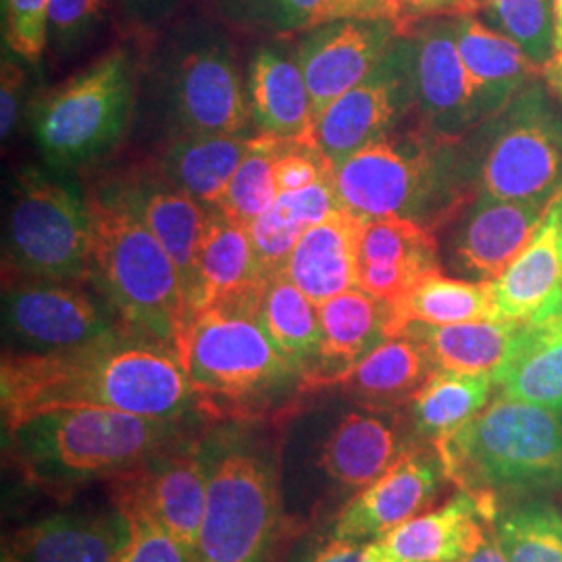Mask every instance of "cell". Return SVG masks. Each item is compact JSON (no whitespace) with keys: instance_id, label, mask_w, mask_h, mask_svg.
<instances>
[{"instance_id":"e0dca14e","label":"cell","mask_w":562,"mask_h":562,"mask_svg":"<svg viewBox=\"0 0 562 562\" xmlns=\"http://www.w3.org/2000/svg\"><path fill=\"white\" fill-rule=\"evenodd\" d=\"M498 498L459 490L436 510L422 513L362 546V562H462L487 522L498 515Z\"/></svg>"},{"instance_id":"f546056e","label":"cell","mask_w":562,"mask_h":562,"mask_svg":"<svg viewBox=\"0 0 562 562\" xmlns=\"http://www.w3.org/2000/svg\"><path fill=\"white\" fill-rule=\"evenodd\" d=\"M494 382L504 396L562 415V304L519 327Z\"/></svg>"},{"instance_id":"6f0895ef","label":"cell","mask_w":562,"mask_h":562,"mask_svg":"<svg viewBox=\"0 0 562 562\" xmlns=\"http://www.w3.org/2000/svg\"><path fill=\"white\" fill-rule=\"evenodd\" d=\"M482 4H483V0H482Z\"/></svg>"},{"instance_id":"ab89813d","label":"cell","mask_w":562,"mask_h":562,"mask_svg":"<svg viewBox=\"0 0 562 562\" xmlns=\"http://www.w3.org/2000/svg\"><path fill=\"white\" fill-rule=\"evenodd\" d=\"M483 13L522 50L546 65L554 55L552 0H483Z\"/></svg>"},{"instance_id":"d4e9b609","label":"cell","mask_w":562,"mask_h":562,"mask_svg":"<svg viewBox=\"0 0 562 562\" xmlns=\"http://www.w3.org/2000/svg\"><path fill=\"white\" fill-rule=\"evenodd\" d=\"M362 225V217L340 206L302 234L283 276L317 306L359 288Z\"/></svg>"},{"instance_id":"9c48e42d","label":"cell","mask_w":562,"mask_h":562,"mask_svg":"<svg viewBox=\"0 0 562 562\" xmlns=\"http://www.w3.org/2000/svg\"><path fill=\"white\" fill-rule=\"evenodd\" d=\"M92 215L71 181L25 167L13 178L4 223V269L21 280H90Z\"/></svg>"},{"instance_id":"1f68e13d","label":"cell","mask_w":562,"mask_h":562,"mask_svg":"<svg viewBox=\"0 0 562 562\" xmlns=\"http://www.w3.org/2000/svg\"><path fill=\"white\" fill-rule=\"evenodd\" d=\"M257 136L244 134H183L169 142L161 162V180L194 201L215 209L250 153Z\"/></svg>"},{"instance_id":"4fadbf2b","label":"cell","mask_w":562,"mask_h":562,"mask_svg":"<svg viewBox=\"0 0 562 562\" xmlns=\"http://www.w3.org/2000/svg\"><path fill=\"white\" fill-rule=\"evenodd\" d=\"M440 159L427 142H392L385 136L334 169L340 204L362 220L425 223L423 213L442 186Z\"/></svg>"},{"instance_id":"d6a6232c","label":"cell","mask_w":562,"mask_h":562,"mask_svg":"<svg viewBox=\"0 0 562 562\" xmlns=\"http://www.w3.org/2000/svg\"><path fill=\"white\" fill-rule=\"evenodd\" d=\"M387 338H396L408 325H454L496 319L492 281L454 280L442 269L423 278L398 304L387 306Z\"/></svg>"},{"instance_id":"6da1fadb","label":"cell","mask_w":562,"mask_h":562,"mask_svg":"<svg viewBox=\"0 0 562 562\" xmlns=\"http://www.w3.org/2000/svg\"><path fill=\"white\" fill-rule=\"evenodd\" d=\"M4 427L55 408H111L153 419L202 413L176 350L120 334L55 355H4Z\"/></svg>"},{"instance_id":"5bb4252c","label":"cell","mask_w":562,"mask_h":562,"mask_svg":"<svg viewBox=\"0 0 562 562\" xmlns=\"http://www.w3.org/2000/svg\"><path fill=\"white\" fill-rule=\"evenodd\" d=\"M209 498L204 443H178L113 480V504L142 513L194 557Z\"/></svg>"},{"instance_id":"8d00e7d4","label":"cell","mask_w":562,"mask_h":562,"mask_svg":"<svg viewBox=\"0 0 562 562\" xmlns=\"http://www.w3.org/2000/svg\"><path fill=\"white\" fill-rule=\"evenodd\" d=\"M494 531L508 562H562V513L552 504H517L498 510Z\"/></svg>"},{"instance_id":"f35d334b","label":"cell","mask_w":562,"mask_h":562,"mask_svg":"<svg viewBox=\"0 0 562 562\" xmlns=\"http://www.w3.org/2000/svg\"><path fill=\"white\" fill-rule=\"evenodd\" d=\"M283 144L288 140L257 134L250 153L244 157L222 201L215 206L229 222L248 227L278 201L273 162Z\"/></svg>"},{"instance_id":"5b68a950","label":"cell","mask_w":562,"mask_h":562,"mask_svg":"<svg viewBox=\"0 0 562 562\" xmlns=\"http://www.w3.org/2000/svg\"><path fill=\"white\" fill-rule=\"evenodd\" d=\"M176 355L192 383L202 413L259 406L304 382L252 313L206 308L190 317Z\"/></svg>"},{"instance_id":"4316f807","label":"cell","mask_w":562,"mask_h":562,"mask_svg":"<svg viewBox=\"0 0 562 562\" xmlns=\"http://www.w3.org/2000/svg\"><path fill=\"white\" fill-rule=\"evenodd\" d=\"M436 371L427 350L408 334L387 338L361 361L355 362L325 385L341 390L367 411H394L413 401ZM323 385V387H325Z\"/></svg>"},{"instance_id":"83f0119b","label":"cell","mask_w":562,"mask_h":562,"mask_svg":"<svg viewBox=\"0 0 562 562\" xmlns=\"http://www.w3.org/2000/svg\"><path fill=\"white\" fill-rule=\"evenodd\" d=\"M452 23L464 67L482 92L487 120L501 113L536 78H542V65L501 30L475 15H459L452 18Z\"/></svg>"},{"instance_id":"d590c367","label":"cell","mask_w":562,"mask_h":562,"mask_svg":"<svg viewBox=\"0 0 562 562\" xmlns=\"http://www.w3.org/2000/svg\"><path fill=\"white\" fill-rule=\"evenodd\" d=\"M519 327V323L483 319L454 325H408L402 334L422 341L436 369L494 375L506 361Z\"/></svg>"},{"instance_id":"7402d4cb","label":"cell","mask_w":562,"mask_h":562,"mask_svg":"<svg viewBox=\"0 0 562 562\" xmlns=\"http://www.w3.org/2000/svg\"><path fill=\"white\" fill-rule=\"evenodd\" d=\"M269 278L255 257L248 229L211 209L188 322L206 308H236L255 315Z\"/></svg>"},{"instance_id":"52a82bcc","label":"cell","mask_w":562,"mask_h":562,"mask_svg":"<svg viewBox=\"0 0 562 562\" xmlns=\"http://www.w3.org/2000/svg\"><path fill=\"white\" fill-rule=\"evenodd\" d=\"M153 60L173 136L244 134L250 125L236 50L215 21H181Z\"/></svg>"},{"instance_id":"7bdbcfd3","label":"cell","mask_w":562,"mask_h":562,"mask_svg":"<svg viewBox=\"0 0 562 562\" xmlns=\"http://www.w3.org/2000/svg\"><path fill=\"white\" fill-rule=\"evenodd\" d=\"M246 229L252 241L255 257L261 262L267 276H276L283 271L302 234L306 232L281 211L278 202H273V206L267 209L261 217H257Z\"/></svg>"},{"instance_id":"44dd1931","label":"cell","mask_w":562,"mask_h":562,"mask_svg":"<svg viewBox=\"0 0 562 562\" xmlns=\"http://www.w3.org/2000/svg\"><path fill=\"white\" fill-rule=\"evenodd\" d=\"M134 525L117 504L67 510L18 529L4 548L20 562H117Z\"/></svg>"},{"instance_id":"74e56055","label":"cell","mask_w":562,"mask_h":562,"mask_svg":"<svg viewBox=\"0 0 562 562\" xmlns=\"http://www.w3.org/2000/svg\"><path fill=\"white\" fill-rule=\"evenodd\" d=\"M213 7L229 27L271 41H288L323 23L329 0H213Z\"/></svg>"},{"instance_id":"ee69618b","label":"cell","mask_w":562,"mask_h":562,"mask_svg":"<svg viewBox=\"0 0 562 562\" xmlns=\"http://www.w3.org/2000/svg\"><path fill=\"white\" fill-rule=\"evenodd\" d=\"M334 169L336 167L313 142H288L273 162L278 194L308 188L325 176H331Z\"/></svg>"},{"instance_id":"836d02e7","label":"cell","mask_w":562,"mask_h":562,"mask_svg":"<svg viewBox=\"0 0 562 562\" xmlns=\"http://www.w3.org/2000/svg\"><path fill=\"white\" fill-rule=\"evenodd\" d=\"M496 382L492 373L436 369L406 406L413 434L425 442H440L457 434L492 402Z\"/></svg>"},{"instance_id":"8fae6325","label":"cell","mask_w":562,"mask_h":562,"mask_svg":"<svg viewBox=\"0 0 562 562\" xmlns=\"http://www.w3.org/2000/svg\"><path fill=\"white\" fill-rule=\"evenodd\" d=\"M2 331L4 355H55L125 329L104 299L90 296L80 283L15 278L2 292Z\"/></svg>"},{"instance_id":"603a6c76","label":"cell","mask_w":562,"mask_h":562,"mask_svg":"<svg viewBox=\"0 0 562 562\" xmlns=\"http://www.w3.org/2000/svg\"><path fill=\"white\" fill-rule=\"evenodd\" d=\"M109 192L150 229L171 261L176 262L190 313L211 209L161 178L159 181L144 178L127 181Z\"/></svg>"},{"instance_id":"b9f144b4","label":"cell","mask_w":562,"mask_h":562,"mask_svg":"<svg viewBox=\"0 0 562 562\" xmlns=\"http://www.w3.org/2000/svg\"><path fill=\"white\" fill-rule=\"evenodd\" d=\"M50 0H2V41L13 57L38 63L46 50Z\"/></svg>"},{"instance_id":"7dc6e473","label":"cell","mask_w":562,"mask_h":562,"mask_svg":"<svg viewBox=\"0 0 562 562\" xmlns=\"http://www.w3.org/2000/svg\"><path fill=\"white\" fill-rule=\"evenodd\" d=\"M390 21L398 34H406L411 27L427 20L475 15L483 9L482 0H390Z\"/></svg>"},{"instance_id":"db71d44e","label":"cell","mask_w":562,"mask_h":562,"mask_svg":"<svg viewBox=\"0 0 562 562\" xmlns=\"http://www.w3.org/2000/svg\"><path fill=\"white\" fill-rule=\"evenodd\" d=\"M542 78L546 81V88L550 90V94L562 104V59L552 57L548 60L543 65Z\"/></svg>"},{"instance_id":"9a60e30c","label":"cell","mask_w":562,"mask_h":562,"mask_svg":"<svg viewBox=\"0 0 562 562\" xmlns=\"http://www.w3.org/2000/svg\"><path fill=\"white\" fill-rule=\"evenodd\" d=\"M398 36L392 21L361 18L323 21L296 36L294 53L315 123L331 102L380 69Z\"/></svg>"},{"instance_id":"30bf717a","label":"cell","mask_w":562,"mask_h":562,"mask_svg":"<svg viewBox=\"0 0 562 562\" xmlns=\"http://www.w3.org/2000/svg\"><path fill=\"white\" fill-rule=\"evenodd\" d=\"M480 188L501 201H550L562 186V120L548 92L529 83L494 117Z\"/></svg>"},{"instance_id":"f1b7e54d","label":"cell","mask_w":562,"mask_h":562,"mask_svg":"<svg viewBox=\"0 0 562 562\" xmlns=\"http://www.w3.org/2000/svg\"><path fill=\"white\" fill-rule=\"evenodd\" d=\"M378 413L355 411L334 425L317 457L329 482L346 490H362L408 448L402 443L396 423Z\"/></svg>"},{"instance_id":"681fc988","label":"cell","mask_w":562,"mask_h":562,"mask_svg":"<svg viewBox=\"0 0 562 562\" xmlns=\"http://www.w3.org/2000/svg\"><path fill=\"white\" fill-rule=\"evenodd\" d=\"M180 0H111L121 20L142 30H150L169 20Z\"/></svg>"},{"instance_id":"8992f818","label":"cell","mask_w":562,"mask_h":562,"mask_svg":"<svg viewBox=\"0 0 562 562\" xmlns=\"http://www.w3.org/2000/svg\"><path fill=\"white\" fill-rule=\"evenodd\" d=\"M209 498L194 562H265L281 519L278 469L271 452L240 431L204 443Z\"/></svg>"},{"instance_id":"7a4b0ae2","label":"cell","mask_w":562,"mask_h":562,"mask_svg":"<svg viewBox=\"0 0 562 562\" xmlns=\"http://www.w3.org/2000/svg\"><path fill=\"white\" fill-rule=\"evenodd\" d=\"M4 429L23 477L59 494L120 477L186 442L190 425L111 408H55Z\"/></svg>"},{"instance_id":"bcb514c9","label":"cell","mask_w":562,"mask_h":562,"mask_svg":"<svg viewBox=\"0 0 562 562\" xmlns=\"http://www.w3.org/2000/svg\"><path fill=\"white\" fill-rule=\"evenodd\" d=\"M278 206L302 229H308L340 209L334 173L296 192L278 194Z\"/></svg>"},{"instance_id":"c3c4849f","label":"cell","mask_w":562,"mask_h":562,"mask_svg":"<svg viewBox=\"0 0 562 562\" xmlns=\"http://www.w3.org/2000/svg\"><path fill=\"white\" fill-rule=\"evenodd\" d=\"M0 134L2 142L13 138L20 125L25 101V71L15 60H2V90H0Z\"/></svg>"},{"instance_id":"ffe728a7","label":"cell","mask_w":562,"mask_h":562,"mask_svg":"<svg viewBox=\"0 0 562 562\" xmlns=\"http://www.w3.org/2000/svg\"><path fill=\"white\" fill-rule=\"evenodd\" d=\"M496 319L538 322L562 304V186L519 257L492 281Z\"/></svg>"},{"instance_id":"f5cc1de1","label":"cell","mask_w":562,"mask_h":562,"mask_svg":"<svg viewBox=\"0 0 562 562\" xmlns=\"http://www.w3.org/2000/svg\"><path fill=\"white\" fill-rule=\"evenodd\" d=\"M462 562H508L496 538L494 521L485 525L482 536L477 538V542L469 550V554L462 559Z\"/></svg>"},{"instance_id":"f907efd6","label":"cell","mask_w":562,"mask_h":562,"mask_svg":"<svg viewBox=\"0 0 562 562\" xmlns=\"http://www.w3.org/2000/svg\"><path fill=\"white\" fill-rule=\"evenodd\" d=\"M390 0H329L325 21L361 18V20H390Z\"/></svg>"},{"instance_id":"e575fe53","label":"cell","mask_w":562,"mask_h":562,"mask_svg":"<svg viewBox=\"0 0 562 562\" xmlns=\"http://www.w3.org/2000/svg\"><path fill=\"white\" fill-rule=\"evenodd\" d=\"M255 317L283 357L301 369L304 382L317 373L322 355L319 306L306 299L283 271L267 281Z\"/></svg>"},{"instance_id":"4dcf8cb0","label":"cell","mask_w":562,"mask_h":562,"mask_svg":"<svg viewBox=\"0 0 562 562\" xmlns=\"http://www.w3.org/2000/svg\"><path fill=\"white\" fill-rule=\"evenodd\" d=\"M387 304L361 288H352L331 301L319 304L322 355L319 369L302 383L304 387H323L331 378L361 361L375 346L387 340Z\"/></svg>"},{"instance_id":"cb8c5ba5","label":"cell","mask_w":562,"mask_h":562,"mask_svg":"<svg viewBox=\"0 0 562 562\" xmlns=\"http://www.w3.org/2000/svg\"><path fill=\"white\" fill-rule=\"evenodd\" d=\"M546 204L480 194L452 244L454 265L475 281L498 280L542 222Z\"/></svg>"},{"instance_id":"d6986e66","label":"cell","mask_w":562,"mask_h":562,"mask_svg":"<svg viewBox=\"0 0 562 562\" xmlns=\"http://www.w3.org/2000/svg\"><path fill=\"white\" fill-rule=\"evenodd\" d=\"M438 269H442L440 248L427 223L406 217L364 220L359 252L362 292L394 306Z\"/></svg>"},{"instance_id":"ac0fdd59","label":"cell","mask_w":562,"mask_h":562,"mask_svg":"<svg viewBox=\"0 0 562 562\" xmlns=\"http://www.w3.org/2000/svg\"><path fill=\"white\" fill-rule=\"evenodd\" d=\"M406 104L411 101L394 44L373 76L323 111L313 127L311 142L338 167L364 146L385 138Z\"/></svg>"},{"instance_id":"2e32d148","label":"cell","mask_w":562,"mask_h":562,"mask_svg":"<svg viewBox=\"0 0 562 562\" xmlns=\"http://www.w3.org/2000/svg\"><path fill=\"white\" fill-rule=\"evenodd\" d=\"M436 448L408 446L375 482L359 490L331 527V538L364 546L436 503L446 482Z\"/></svg>"},{"instance_id":"816d5d0a","label":"cell","mask_w":562,"mask_h":562,"mask_svg":"<svg viewBox=\"0 0 562 562\" xmlns=\"http://www.w3.org/2000/svg\"><path fill=\"white\" fill-rule=\"evenodd\" d=\"M301 562H362V546L329 536L325 542L311 548Z\"/></svg>"},{"instance_id":"277c9868","label":"cell","mask_w":562,"mask_h":562,"mask_svg":"<svg viewBox=\"0 0 562 562\" xmlns=\"http://www.w3.org/2000/svg\"><path fill=\"white\" fill-rule=\"evenodd\" d=\"M434 448L446 477L473 496L562 487L561 417L533 402L501 394Z\"/></svg>"},{"instance_id":"7c38bea8","label":"cell","mask_w":562,"mask_h":562,"mask_svg":"<svg viewBox=\"0 0 562 562\" xmlns=\"http://www.w3.org/2000/svg\"><path fill=\"white\" fill-rule=\"evenodd\" d=\"M396 50L408 101L434 138L457 142L487 120L482 92L464 67L452 18L417 23L398 36Z\"/></svg>"},{"instance_id":"ba28073f","label":"cell","mask_w":562,"mask_h":562,"mask_svg":"<svg viewBox=\"0 0 562 562\" xmlns=\"http://www.w3.org/2000/svg\"><path fill=\"white\" fill-rule=\"evenodd\" d=\"M136 102V65L115 48L42 97L32 134L55 169H76L106 157L125 136Z\"/></svg>"},{"instance_id":"9f6ffc18","label":"cell","mask_w":562,"mask_h":562,"mask_svg":"<svg viewBox=\"0 0 562 562\" xmlns=\"http://www.w3.org/2000/svg\"><path fill=\"white\" fill-rule=\"evenodd\" d=\"M2 562H20L7 548H2Z\"/></svg>"},{"instance_id":"f6af8a7d","label":"cell","mask_w":562,"mask_h":562,"mask_svg":"<svg viewBox=\"0 0 562 562\" xmlns=\"http://www.w3.org/2000/svg\"><path fill=\"white\" fill-rule=\"evenodd\" d=\"M134 531L117 562H194V557L161 525L142 513H127Z\"/></svg>"},{"instance_id":"3957f363","label":"cell","mask_w":562,"mask_h":562,"mask_svg":"<svg viewBox=\"0 0 562 562\" xmlns=\"http://www.w3.org/2000/svg\"><path fill=\"white\" fill-rule=\"evenodd\" d=\"M90 281L121 327L176 350L188 322L180 271L144 223L109 190L90 194Z\"/></svg>"},{"instance_id":"484cf974","label":"cell","mask_w":562,"mask_h":562,"mask_svg":"<svg viewBox=\"0 0 562 562\" xmlns=\"http://www.w3.org/2000/svg\"><path fill=\"white\" fill-rule=\"evenodd\" d=\"M246 92L257 134L278 140L311 142L313 109L294 50L265 44L246 69Z\"/></svg>"},{"instance_id":"60d3db41","label":"cell","mask_w":562,"mask_h":562,"mask_svg":"<svg viewBox=\"0 0 562 562\" xmlns=\"http://www.w3.org/2000/svg\"><path fill=\"white\" fill-rule=\"evenodd\" d=\"M111 0H50L46 21V50L69 59L99 36L109 18Z\"/></svg>"},{"instance_id":"11a10c76","label":"cell","mask_w":562,"mask_h":562,"mask_svg":"<svg viewBox=\"0 0 562 562\" xmlns=\"http://www.w3.org/2000/svg\"><path fill=\"white\" fill-rule=\"evenodd\" d=\"M552 13H554V55L562 59V0H552Z\"/></svg>"}]
</instances>
